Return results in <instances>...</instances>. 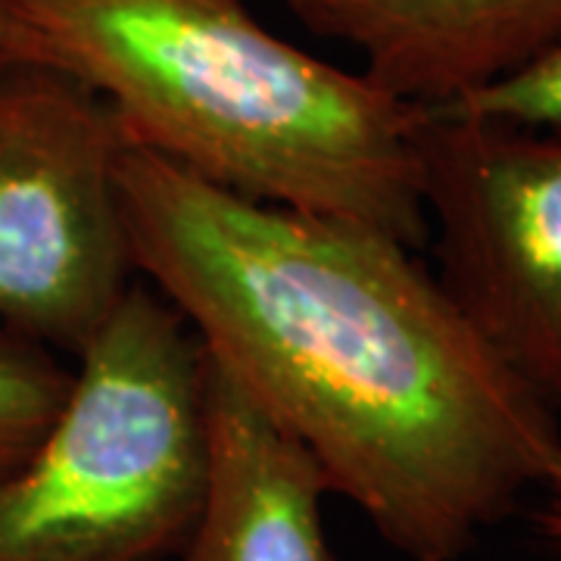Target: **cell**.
<instances>
[{
    "label": "cell",
    "instance_id": "9c48e42d",
    "mask_svg": "<svg viewBox=\"0 0 561 561\" xmlns=\"http://www.w3.org/2000/svg\"><path fill=\"white\" fill-rule=\"evenodd\" d=\"M427 110L465 113V116L527 125V128H561V47L512 79L481 88L461 101L427 106Z\"/></svg>",
    "mask_w": 561,
    "mask_h": 561
},
{
    "label": "cell",
    "instance_id": "8fae6325",
    "mask_svg": "<svg viewBox=\"0 0 561 561\" xmlns=\"http://www.w3.org/2000/svg\"><path fill=\"white\" fill-rule=\"evenodd\" d=\"M549 486H552V505L546 512V530H549V537L561 552V459L556 465V471H552V478H549Z\"/></svg>",
    "mask_w": 561,
    "mask_h": 561
},
{
    "label": "cell",
    "instance_id": "3957f363",
    "mask_svg": "<svg viewBox=\"0 0 561 561\" xmlns=\"http://www.w3.org/2000/svg\"><path fill=\"white\" fill-rule=\"evenodd\" d=\"M47 434L0 474V561L181 559L203 500V350L135 280Z\"/></svg>",
    "mask_w": 561,
    "mask_h": 561
},
{
    "label": "cell",
    "instance_id": "ba28073f",
    "mask_svg": "<svg viewBox=\"0 0 561 561\" xmlns=\"http://www.w3.org/2000/svg\"><path fill=\"white\" fill-rule=\"evenodd\" d=\"M72 383V368L47 346L0 328V474L16 468L47 434Z\"/></svg>",
    "mask_w": 561,
    "mask_h": 561
},
{
    "label": "cell",
    "instance_id": "8992f818",
    "mask_svg": "<svg viewBox=\"0 0 561 561\" xmlns=\"http://www.w3.org/2000/svg\"><path fill=\"white\" fill-rule=\"evenodd\" d=\"M312 35L419 106L461 101L561 47V0H284Z\"/></svg>",
    "mask_w": 561,
    "mask_h": 561
},
{
    "label": "cell",
    "instance_id": "7a4b0ae2",
    "mask_svg": "<svg viewBox=\"0 0 561 561\" xmlns=\"http://www.w3.org/2000/svg\"><path fill=\"white\" fill-rule=\"evenodd\" d=\"M25 54L113 106L125 140L247 201L427 243V106L268 32L243 0H7Z\"/></svg>",
    "mask_w": 561,
    "mask_h": 561
},
{
    "label": "cell",
    "instance_id": "6da1fadb",
    "mask_svg": "<svg viewBox=\"0 0 561 561\" xmlns=\"http://www.w3.org/2000/svg\"><path fill=\"white\" fill-rule=\"evenodd\" d=\"M135 272L409 561H461L549 483L561 421L415 250L125 144Z\"/></svg>",
    "mask_w": 561,
    "mask_h": 561
},
{
    "label": "cell",
    "instance_id": "30bf717a",
    "mask_svg": "<svg viewBox=\"0 0 561 561\" xmlns=\"http://www.w3.org/2000/svg\"><path fill=\"white\" fill-rule=\"evenodd\" d=\"M10 57H28V54H25V44H22L20 25L10 13V3L0 0V60H10Z\"/></svg>",
    "mask_w": 561,
    "mask_h": 561
},
{
    "label": "cell",
    "instance_id": "52a82bcc",
    "mask_svg": "<svg viewBox=\"0 0 561 561\" xmlns=\"http://www.w3.org/2000/svg\"><path fill=\"white\" fill-rule=\"evenodd\" d=\"M201 387L206 471L181 561H343L321 524L319 459L206 350Z\"/></svg>",
    "mask_w": 561,
    "mask_h": 561
},
{
    "label": "cell",
    "instance_id": "5b68a950",
    "mask_svg": "<svg viewBox=\"0 0 561 561\" xmlns=\"http://www.w3.org/2000/svg\"><path fill=\"white\" fill-rule=\"evenodd\" d=\"M419 153L437 280L561 415V128L427 110Z\"/></svg>",
    "mask_w": 561,
    "mask_h": 561
},
{
    "label": "cell",
    "instance_id": "277c9868",
    "mask_svg": "<svg viewBox=\"0 0 561 561\" xmlns=\"http://www.w3.org/2000/svg\"><path fill=\"white\" fill-rule=\"evenodd\" d=\"M125 131L94 88L0 60V328L79 356L138 280L119 197Z\"/></svg>",
    "mask_w": 561,
    "mask_h": 561
}]
</instances>
